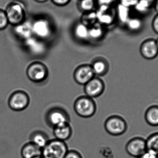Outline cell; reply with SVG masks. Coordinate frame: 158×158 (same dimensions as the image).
<instances>
[{
  "label": "cell",
  "mask_w": 158,
  "mask_h": 158,
  "mask_svg": "<svg viewBox=\"0 0 158 158\" xmlns=\"http://www.w3.org/2000/svg\"><path fill=\"white\" fill-rule=\"evenodd\" d=\"M64 158H83L81 154L76 150H69Z\"/></svg>",
  "instance_id": "cell-28"
},
{
  "label": "cell",
  "mask_w": 158,
  "mask_h": 158,
  "mask_svg": "<svg viewBox=\"0 0 158 158\" xmlns=\"http://www.w3.org/2000/svg\"><path fill=\"white\" fill-rule=\"evenodd\" d=\"M92 69L95 75L103 76L106 75L109 70V65L104 59H96L94 61L92 65Z\"/></svg>",
  "instance_id": "cell-17"
},
{
  "label": "cell",
  "mask_w": 158,
  "mask_h": 158,
  "mask_svg": "<svg viewBox=\"0 0 158 158\" xmlns=\"http://www.w3.org/2000/svg\"><path fill=\"white\" fill-rule=\"evenodd\" d=\"M47 121L49 125L54 128L69 123L67 115L63 110L58 109L52 110L48 115Z\"/></svg>",
  "instance_id": "cell-11"
},
{
  "label": "cell",
  "mask_w": 158,
  "mask_h": 158,
  "mask_svg": "<svg viewBox=\"0 0 158 158\" xmlns=\"http://www.w3.org/2000/svg\"><path fill=\"white\" fill-rule=\"evenodd\" d=\"M94 76L92 66L89 65L80 66L76 69L74 75V79L78 84L85 85Z\"/></svg>",
  "instance_id": "cell-10"
},
{
  "label": "cell",
  "mask_w": 158,
  "mask_h": 158,
  "mask_svg": "<svg viewBox=\"0 0 158 158\" xmlns=\"http://www.w3.org/2000/svg\"><path fill=\"white\" fill-rule=\"evenodd\" d=\"M53 134L55 139L66 142L72 136V128L69 123L56 126L53 128Z\"/></svg>",
  "instance_id": "cell-13"
},
{
  "label": "cell",
  "mask_w": 158,
  "mask_h": 158,
  "mask_svg": "<svg viewBox=\"0 0 158 158\" xmlns=\"http://www.w3.org/2000/svg\"><path fill=\"white\" fill-rule=\"evenodd\" d=\"M155 5H154V7H155V10L156 11L157 13L158 14V0H156V2H154Z\"/></svg>",
  "instance_id": "cell-34"
},
{
  "label": "cell",
  "mask_w": 158,
  "mask_h": 158,
  "mask_svg": "<svg viewBox=\"0 0 158 158\" xmlns=\"http://www.w3.org/2000/svg\"><path fill=\"white\" fill-rule=\"evenodd\" d=\"M138 158H158V155L152 150L147 149L141 156Z\"/></svg>",
  "instance_id": "cell-29"
},
{
  "label": "cell",
  "mask_w": 158,
  "mask_h": 158,
  "mask_svg": "<svg viewBox=\"0 0 158 158\" xmlns=\"http://www.w3.org/2000/svg\"><path fill=\"white\" fill-rule=\"evenodd\" d=\"M29 102L27 94L23 91H19L11 95L8 104L12 110L19 111L25 109L28 106Z\"/></svg>",
  "instance_id": "cell-7"
},
{
  "label": "cell",
  "mask_w": 158,
  "mask_h": 158,
  "mask_svg": "<svg viewBox=\"0 0 158 158\" xmlns=\"http://www.w3.org/2000/svg\"><path fill=\"white\" fill-rule=\"evenodd\" d=\"M138 1V0H120V4L130 8L134 7Z\"/></svg>",
  "instance_id": "cell-30"
},
{
  "label": "cell",
  "mask_w": 158,
  "mask_h": 158,
  "mask_svg": "<svg viewBox=\"0 0 158 158\" xmlns=\"http://www.w3.org/2000/svg\"><path fill=\"white\" fill-rule=\"evenodd\" d=\"M54 2L59 4H64L67 2L69 0H53Z\"/></svg>",
  "instance_id": "cell-33"
},
{
  "label": "cell",
  "mask_w": 158,
  "mask_h": 158,
  "mask_svg": "<svg viewBox=\"0 0 158 158\" xmlns=\"http://www.w3.org/2000/svg\"><path fill=\"white\" fill-rule=\"evenodd\" d=\"M74 109L76 113L80 117L88 118L95 114L96 106L93 99L85 96L77 99L74 104Z\"/></svg>",
  "instance_id": "cell-2"
},
{
  "label": "cell",
  "mask_w": 158,
  "mask_h": 158,
  "mask_svg": "<svg viewBox=\"0 0 158 158\" xmlns=\"http://www.w3.org/2000/svg\"><path fill=\"white\" fill-rule=\"evenodd\" d=\"M127 128V123L120 116H111L106 120L105 123L106 131L113 136L122 135L125 133Z\"/></svg>",
  "instance_id": "cell-3"
},
{
  "label": "cell",
  "mask_w": 158,
  "mask_h": 158,
  "mask_svg": "<svg viewBox=\"0 0 158 158\" xmlns=\"http://www.w3.org/2000/svg\"><path fill=\"white\" fill-rule=\"evenodd\" d=\"M102 29L99 27H96L88 30L89 38L96 40L99 39L102 35Z\"/></svg>",
  "instance_id": "cell-25"
},
{
  "label": "cell",
  "mask_w": 158,
  "mask_h": 158,
  "mask_svg": "<svg viewBox=\"0 0 158 158\" xmlns=\"http://www.w3.org/2000/svg\"><path fill=\"white\" fill-rule=\"evenodd\" d=\"M20 154L22 158H41L42 149L29 142L23 146Z\"/></svg>",
  "instance_id": "cell-12"
},
{
  "label": "cell",
  "mask_w": 158,
  "mask_h": 158,
  "mask_svg": "<svg viewBox=\"0 0 158 158\" xmlns=\"http://www.w3.org/2000/svg\"><path fill=\"white\" fill-rule=\"evenodd\" d=\"M37 1L39 2H44V1H46V0H37Z\"/></svg>",
  "instance_id": "cell-37"
},
{
  "label": "cell",
  "mask_w": 158,
  "mask_h": 158,
  "mask_svg": "<svg viewBox=\"0 0 158 158\" xmlns=\"http://www.w3.org/2000/svg\"><path fill=\"white\" fill-rule=\"evenodd\" d=\"M5 11L9 24L15 27L24 21L25 10L23 6L19 2H13L10 3Z\"/></svg>",
  "instance_id": "cell-4"
},
{
  "label": "cell",
  "mask_w": 158,
  "mask_h": 158,
  "mask_svg": "<svg viewBox=\"0 0 158 158\" xmlns=\"http://www.w3.org/2000/svg\"><path fill=\"white\" fill-rule=\"evenodd\" d=\"M146 141L147 149L152 150L158 155V132L149 135Z\"/></svg>",
  "instance_id": "cell-20"
},
{
  "label": "cell",
  "mask_w": 158,
  "mask_h": 158,
  "mask_svg": "<svg viewBox=\"0 0 158 158\" xmlns=\"http://www.w3.org/2000/svg\"><path fill=\"white\" fill-rule=\"evenodd\" d=\"M126 24L128 28L133 32H137L141 30L143 26L142 20L136 17L130 18Z\"/></svg>",
  "instance_id": "cell-19"
},
{
  "label": "cell",
  "mask_w": 158,
  "mask_h": 158,
  "mask_svg": "<svg viewBox=\"0 0 158 158\" xmlns=\"http://www.w3.org/2000/svg\"><path fill=\"white\" fill-rule=\"evenodd\" d=\"M152 4L147 0H138L137 3L134 6V8L137 13L145 14L148 12Z\"/></svg>",
  "instance_id": "cell-21"
},
{
  "label": "cell",
  "mask_w": 158,
  "mask_h": 158,
  "mask_svg": "<svg viewBox=\"0 0 158 158\" xmlns=\"http://www.w3.org/2000/svg\"><path fill=\"white\" fill-rule=\"evenodd\" d=\"M27 74L31 81L39 82L44 81L47 78L48 69L42 63L35 62L29 66Z\"/></svg>",
  "instance_id": "cell-6"
},
{
  "label": "cell",
  "mask_w": 158,
  "mask_h": 158,
  "mask_svg": "<svg viewBox=\"0 0 158 158\" xmlns=\"http://www.w3.org/2000/svg\"><path fill=\"white\" fill-rule=\"evenodd\" d=\"M113 0H98V2L102 5H108L112 2Z\"/></svg>",
  "instance_id": "cell-32"
},
{
  "label": "cell",
  "mask_w": 158,
  "mask_h": 158,
  "mask_svg": "<svg viewBox=\"0 0 158 158\" xmlns=\"http://www.w3.org/2000/svg\"><path fill=\"white\" fill-rule=\"evenodd\" d=\"M105 12L98 11L96 15L99 21L104 24H110L112 21V17L110 15L105 14Z\"/></svg>",
  "instance_id": "cell-24"
},
{
  "label": "cell",
  "mask_w": 158,
  "mask_h": 158,
  "mask_svg": "<svg viewBox=\"0 0 158 158\" xmlns=\"http://www.w3.org/2000/svg\"><path fill=\"white\" fill-rule=\"evenodd\" d=\"M142 56L147 60H153L158 55V49L156 40L149 39L144 41L140 47Z\"/></svg>",
  "instance_id": "cell-9"
},
{
  "label": "cell",
  "mask_w": 158,
  "mask_h": 158,
  "mask_svg": "<svg viewBox=\"0 0 158 158\" xmlns=\"http://www.w3.org/2000/svg\"><path fill=\"white\" fill-rule=\"evenodd\" d=\"M30 142L42 149L50 141L48 135L40 131H36L30 136Z\"/></svg>",
  "instance_id": "cell-15"
},
{
  "label": "cell",
  "mask_w": 158,
  "mask_h": 158,
  "mask_svg": "<svg viewBox=\"0 0 158 158\" xmlns=\"http://www.w3.org/2000/svg\"><path fill=\"white\" fill-rule=\"evenodd\" d=\"M145 119L150 126H158V106L153 105L149 107L145 113Z\"/></svg>",
  "instance_id": "cell-16"
},
{
  "label": "cell",
  "mask_w": 158,
  "mask_h": 158,
  "mask_svg": "<svg viewBox=\"0 0 158 158\" xmlns=\"http://www.w3.org/2000/svg\"><path fill=\"white\" fill-rule=\"evenodd\" d=\"M81 5V8L83 10H91L94 6V1L93 0H82Z\"/></svg>",
  "instance_id": "cell-27"
},
{
  "label": "cell",
  "mask_w": 158,
  "mask_h": 158,
  "mask_svg": "<svg viewBox=\"0 0 158 158\" xmlns=\"http://www.w3.org/2000/svg\"><path fill=\"white\" fill-rule=\"evenodd\" d=\"M130 8L124 6L122 5H119L118 6V15L120 20L122 23H127V21L130 19Z\"/></svg>",
  "instance_id": "cell-22"
},
{
  "label": "cell",
  "mask_w": 158,
  "mask_h": 158,
  "mask_svg": "<svg viewBox=\"0 0 158 158\" xmlns=\"http://www.w3.org/2000/svg\"><path fill=\"white\" fill-rule=\"evenodd\" d=\"M125 150L129 156L134 158H139L147 150L146 141L142 137H134L127 143Z\"/></svg>",
  "instance_id": "cell-5"
},
{
  "label": "cell",
  "mask_w": 158,
  "mask_h": 158,
  "mask_svg": "<svg viewBox=\"0 0 158 158\" xmlns=\"http://www.w3.org/2000/svg\"><path fill=\"white\" fill-rule=\"evenodd\" d=\"M69 148L65 142L56 139L50 140L42 148V158H64Z\"/></svg>",
  "instance_id": "cell-1"
},
{
  "label": "cell",
  "mask_w": 158,
  "mask_h": 158,
  "mask_svg": "<svg viewBox=\"0 0 158 158\" xmlns=\"http://www.w3.org/2000/svg\"><path fill=\"white\" fill-rule=\"evenodd\" d=\"M152 25L153 30L158 34V14L153 19Z\"/></svg>",
  "instance_id": "cell-31"
},
{
  "label": "cell",
  "mask_w": 158,
  "mask_h": 158,
  "mask_svg": "<svg viewBox=\"0 0 158 158\" xmlns=\"http://www.w3.org/2000/svg\"><path fill=\"white\" fill-rule=\"evenodd\" d=\"M104 90L105 84L98 77H94L85 85L84 91L86 96L92 98L102 94Z\"/></svg>",
  "instance_id": "cell-8"
},
{
  "label": "cell",
  "mask_w": 158,
  "mask_h": 158,
  "mask_svg": "<svg viewBox=\"0 0 158 158\" xmlns=\"http://www.w3.org/2000/svg\"><path fill=\"white\" fill-rule=\"evenodd\" d=\"M75 33L76 36L81 40H86L89 38L88 29L84 24H79L77 26Z\"/></svg>",
  "instance_id": "cell-23"
},
{
  "label": "cell",
  "mask_w": 158,
  "mask_h": 158,
  "mask_svg": "<svg viewBox=\"0 0 158 158\" xmlns=\"http://www.w3.org/2000/svg\"></svg>",
  "instance_id": "cell-38"
},
{
  "label": "cell",
  "mask_w": 158,
  "mask_h": 158,
  "mask_svg": "<svg viewBox=\"0 0 158 158\" xmlns=\"http://www.w3.org/2000/svg\"><path fill=\"white\" fill-rule=\"evenodd\" d=\"M32 32L39 37L45 38L50 33L49 24L44 20H39L32 24Z\"/></svg>",
  "instance_id": "cell-14"
},
{
  "label": "cell",
  "mask_w": 158,
  "mask_h": 158,
  "mask_svg": "<svg viewBox=\"0 0 158 158\" xmlns=\"http://www.w3.org/2000/svg\"><path fill=\"white\" fill-rule=\"evenodd\" d=\"M147 1H148L150 3H151L152 4L154 3V2H155L156 0H147Z\"/></svg>",
  "instance_id": "cell-35"
},
{
  "label": "cell",
  "mask_w": 158,
  "mask_h": 158,
  "mask_svg": "<svg viewBox=\"0 0 158 158\" xmlns=\"http://www.w3.org/2000/svg\"><path fill=\"white\" fill-rule=\"evenodd\" d=\"M16 32L20 36L25 37H29L32 32V24L27 21H23L22 23L15 26Z\"/></svg>",
  "instance_id": "cell-18"
},
{
  "label": "cell",
  "mask_w": 158,
  "mask_h": 158,
  "mask_svg": "<svg viewBox=\"0 0 158 158\" xmlns=\"http://www.w3.org/2000/svg\"><path fill=\"white\" fill-rule=\"evenodd\" d=\"M156 43L158 49V38L157 40H156Z\"/></svg>",
  "instance_id": "cell-36"
},
{
  "label": "cell",
  "mask_w": 158,
  "mask_h": 158,
  "mask_svg": "<svg viewBox=\"0 0 158 158\" xmlns=\"http://www.w3.org/2000/svg\"><path fill=\"white\" fill-rule=\"evenodd\" d=\"M8 24L9 23L5 11L0 9V30L5 29Z\"/></svg>",
  "instance_id": "cell-26"
}]
</instances>
